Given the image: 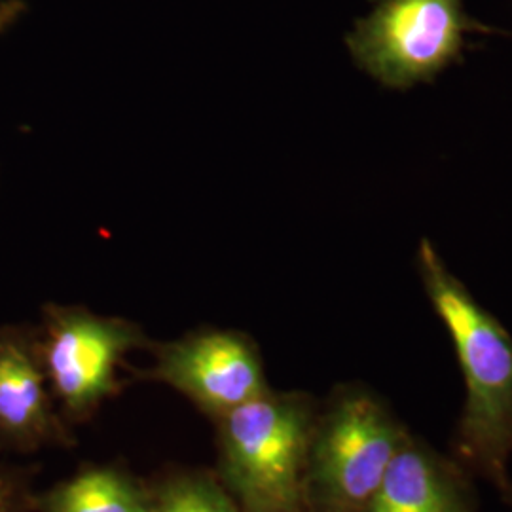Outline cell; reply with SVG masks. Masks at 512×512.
<instances>
[{"mask_svg": "<svg viewBox=\"0 0 512 512\" xmlns=\"http://www.w3.org/2000/svg\"><path fill=\"white\" fill-rule=\"evenodd\" d=\"M315 418L306 395L268 389L217 420L220 473L241 511L306 503L304 476Z\"/></svg>", "mask_w": 512, "mask_h": 512, "instance_id": "cell-2", "label": "cell"}, {"mask_svg": "<svg viewBox=\"0 0 512 512\" xmlns=\"http://www.w3.org/2000/svg\"><path fill=\"white\" fill-rule=\"evenodd\" d=\"M408 429L363 385L338 389L311 433L304 499L313 512H363Z\"/></svg>", "mask_w": 512, "mask_h": 512, "instance_id": "cell-3", "label": "cell"}, {"mask_svg": "<svg viewBox=\"0 0 512 512\" xmlns=\"http://www.w3.org/2000/svg\"><path fill=\"white\" fill-rule=\"evenodd\" d=\"M418 272L456 346L465 380L454 456L469 473L488 480L512 509V336L450 272L429 239L420 241Z\"/></svg>", "mask_w": 512, "mask_h": 512, "instance_id": "cell-1", "label": "cell"}, {"mask_svg": "<svg viewBox=\"0 0 512 512\" xmlns=\"http://www.w3.org/2000/svg\"><path fill=\"white\" fill-rule=\"evenodd\" d=\"M148 376L220 420L270 387L255 342L236 330L203 329L154 348Z\"/></svg>", "mask_w": 512, "mask_h": 512, "instance_id": "cell-6", "label": "cell"}, {"mask_svg": "<svg viewBox=\"0 0 512 512\" xmlns=\"http://www.w3.org/2000/svg\"><path fill=\"white\" fill-rule=\"evenodd\" d=\"M467 473L408 433L363 512H475Z\"/></svg>", "mask_w": 512, "mask_h": 512, "instance_id": "cell-8", "label": "cell"}, {"mask_svg": "<svg viewBox=\"0 0 512 512\" xmlns=\"http://www.w3.org/2000/svg\"><path fill=\"white\" fill-rule=\"evenodd\" d=\"M69 444L38 349V330L0 327V446L37 452Z\"/></svg>", "mask_w": 512, "mask_h": 512, "instance_id": "cell-7", "label": "cell"}, {"mask_svg": "<svg viewBox=\"0 0 512 512\" xmlns=\"http://www.w3.org/2000/svg\"><path fill=\"white\" fill-rule=\"evenodd\" d=\"M37 511V495L21 469L0 463V512Z\"/></svg>", "mask_w": 512, "mask_h": 512, "instance_id": "cell-11", "label": "cell"}, {"mask_svg": "<svg viewBox=\"0 0 512 512\" xmlns=\"http://www.w3.org/2000/svg\"><path fill=\"white\" fill-rule=\"evenodd\" d=\"M150 512H243L234 495L211 476L184 475L167 480L152 494Z\"/></svg>", "mask_w": 512, "mask_h": 512, "instance_id": "cell-10", "label": "cell"}, {"mask_svg": "<svg viewBox=\"0 0 512 512\" xmlns=\"http://www.w3.org/2000/svg\"><path fill=\"white\" fill-rule=\"evenodd\" d=\"M467 18L461 0H380L355 21L349 54L376 82L408 90L458 59Z\"/></svg>", "mask_w": 512, "mask_h": 512, "instance_id": "cell-4", "label": "cell"}, {"mask_svg": "<svg viewBox=\"0 0 512 512\" xmlns=\"http://www.w3.org/2000/svg\"><path fill=\"white\" fill-rule=\"evenodd\" d=\"M38 349L55 403L80 420L118 389V368L147 338L135 323L95 315L78 306L48 304L42 311Z\"/></svg>", "mask_w": 512, "mask_h": 512, "instance_id": "cell-5", "label": "cell"}, {"mask_svg": "<svg viewBox=\"0 0 512 512\" xmlns=\"http://www.w3.org/2000/svg\"><path fill=\"white\" fill-rule=\"evenodd\" d=\"M152 494L114 467H90L37 495L40 512H150Z\"/></svg>", "mask_w": 512, "mask_h": 512, "instance_id": "cell-9", "label": "cell"}, {"mask_svg": "<svg viewBox=\"0 0 512 512\" xmlns=\"http://www.w3.org/2000/svg\"><path fill=\"white\" fill-rule=\"evenodd\" d=\"M258 512H313L308 503H298V505H291V507H279V509H268V511Z\"/></svg>", "mask_w": 512, "mask_h": 512, "instance_id": "cell-12", "label": "cell"}]
</instances>
